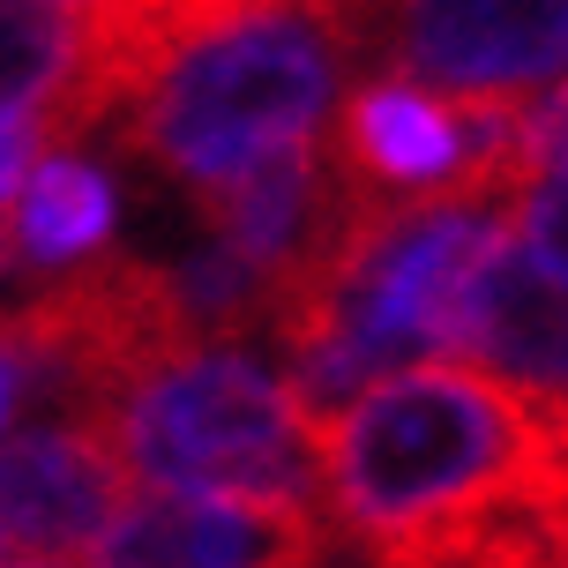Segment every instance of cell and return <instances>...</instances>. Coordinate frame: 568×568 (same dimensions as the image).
<instances>
[{"mask_svg": "<svg viewBox=\"0 0 568 568\" xmlns=\"http://www.w3.org/2000/svg\"><path fill=\"white\" fill-rule=\"evenodd\" d=\"M568 165V83L524 105V172H561Z\"/></svg>", "mask_w": 568, "mask_h": 568, "instance_id": "cell-13", "label": "cell"}, {"mask_svg": "<svg viewBox=\"0 0 568 568\" xmlns=\"http://www.w3.org/2000/svg\"><path fill=\"white\" fill-rule=\"evenodd\" d=\"M83 53V16L53 0H0V120L53 105Z\"/></svg>", "mask_w": 568, "mask_h": 568, "instance_id": "cell-9", "label": "cell"}, {"mask_svg": "<svg viewBox=\"0 0 568 568\" xmlns=\"http://www.w3.org/2000/svg\"><path fill=\"white\" fill-rule=\"evenodd\" d=\"M329 516L210 501V494H135L113 531L90 546L98 568H322Z\"/></svg>", "mask_w": 568, "mask_h": 568, "instance_id": "cell-5", "label": "cell"}, {"mask_svg": "<svg viewBox=\"0 0 568 568\" xmlns=\"http://www.w3.org/2000/svg\"><path fill=\"white\" fill-rule=\"evenodd\" d=\"M509 225H516V240H524L554 277H568V165L561 172H531V180L516 187Z\"/></svg>", "mask_w": 568, "mask_h": 568, "instance_id": "cell-10", "label": "cell"}, {"mask_svg": "<svg viewBox=\"0 0 568 568\" xmlns=\"http://www.w3.org/2000/svg\"><path fill=\"white\" fill-rule=\"evenodd\" d=\"M105 240H113V180L90 158L53 150L23 180V202H16V247H23V262L30 270H83Z\"/></svg>", "mask_w": 568, "mask_h": 568, "instance_id": "cell-8", "label": "cell"}, {"mask_svg": "<svg viewBox=\"0 0 568 568\" xmlns=\"http://www.w3.org/2000/svg\"><path fill=\"white\" fill-rule=\"evenodd\" d=\"M322 516L359 561H389L568 471V404L426 359L314 426Z\"/></svg>", "mask_w": 568, "mask_h": 568, "instance_id": "cell-1", "label": "cell"}, {"mask_svg": "<svg viewBox=\"0 0 568 568\" xmlns=\"http://www.w3.org/2000/svg\"><path fill=\"white\" fill-rule=\"evenodd\" d=\"M456 352L531 404H568V277L501 232L456 300Z\"/></svg>", "mask_w": 568, "mask_h": 568, "instance_id": "cell-7", "label": "cell"}, {"mask_svg": "<svg viewBox=\"0 0 568 568\" xmlns=\"http://www.w3.org/2000/svg\"><path fill=\"white\" fill-rule=\"evenodd\" d=\"M45 150H60L45 105H38V113H8V120H0V210H8V195H23V180L45 165Z\"/></svg>", "mask_w": 568, "mask_h": 568, "instance_id": "cell-12", "label": "cell"}, {"mask_svg": "<svg viewBox=\"0 0 568 568\" xmlns=\"http://www.w3.org/2000/svg\"><path fill=\"white\" fill-rule=\"evenodd\" d=\"M53 404V382H45V359H38V344H30L23 314L0 307V434L23 419V404Z\"/></svg>", "mask_w": 568, "mask_h": 568, "instance_id": "cell-11", "label": "cell"}, {"mask_svg": "<svg viewBox=\"0 0 568 568\" xmlns=\"http://www.w3.org/2000/svg\"><path fill=\"white\" fill-rule=\"evenodd\" d=\"M83 426H98L120 471L150 479L158 494L322 516L314 419L247 344H180L128 374Z\"/></svg>", "mask_w": 568, "mask_h": 568, "instance_id": "cell-2", "label": "cell"}, {"mask_svg": "<svg viewBox=\"0 0 568 568\" xmlns=\"http://www.w3.org/2000/svg\"><path fill=\"white\" fill-rule=\"evenodd\" d=\"M128 509L113 442L83 419L0 442V546L16 554H90Z\"/></svg>", "mask_w": 568, "mask_h": 568, "instance_id": "cell-6", "label": "cell"}, {"mask_svg": "<svg viewBox=\"0 0 568 568\" xmlns=\"http://www.w3.org/2000/svg\"><path fill=\"white\" fill-rule=\"evenodd\" d=\"M352 202L359 187L337 172V158L322 142H292L277 158L232 172L225 187H202L195 210L217 232V247H232L247 270L270 277V292H292L337 247V232L352 225Z\"/></svg>", "mask_w": 568, "mask_h": 568, "instance_id": "cell-4", "label": "cell"}, {"mask_svg": "<svg viewBox=\"0 0 568 568\" xmlns=\"http://www.w3.org/2000/svg\"><path fill=\"white\" fill-rule=\"evenodd\" d=\"M374 53L434 98L531 105L568 83V0H374Z\"/></svg>", "mask_w": 568, "mask_h": 568, "instance_id": "cell-3", "label": "cell"}]
</instances>
